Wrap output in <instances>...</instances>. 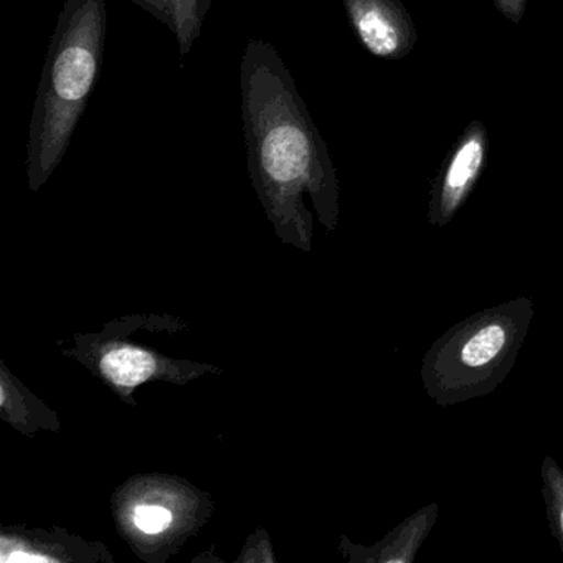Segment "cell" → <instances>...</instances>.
<instances>
[{
  "instance_id": "obj_1",
  "label": "cell",
  "mask_w": 563,
  "mask_h": 563,
  "mask_svg": "<svg viewBox=\"0 0 563 563\" xmlns=\"http://www.w3.org/2000/svg\"><path fill=\"white\" fill-rule=\"evenodd\" d=\"M242 114L250 170L275 197L311 190L334 212V167L295 81L268 42L250 41L242 60Z\"/></svg>"
},
{
  "instance_id": "obj_2",
  "label": "cell",
  "mask_w": 563,
  "mask_h": 563,
  "mask_svg": "<svg viewBox=\"0 0 563 563\" xmlns=\"http://www.w3.org/2000/svg\"><path fill=\"white\" fill-rule=\"evenodd\" d=\"M104 37V0L65 2L42 71L29 136V173L37 183H44L67 154L97 84Z\"/></svg>"
},
{
  "instance_id": "obj_3",
  "label": "cell",
  "mask_w": 563,
  "mask_h": 563,
  "mask_svg": "<svg viewBox=\"0 0 563 563\" xmlns=\"http://www.w3.org/2000/svg\"><path fill=\"white\" fill-rule=\"evenodd\" d=\"M533 318L532 299L516 298L448 329L421 361L428 397L450 408L493 394L512 372Z\"/></svg>"
},
{
  "instance_id": "obj_4",
  "label": "cell",
  "mask_w": 563,
  "mask_h": 563,
  "mask_svg": "<svg viewBox=\"0 0 563 563\" xmlns=\"http://www.w3.org/2000/svg\"><path fill=\"white\" fill-rule=\"evenodd\" d=\"M489 154V134L483 121H471L443 161L431 186L428 223L446 227L460 212L483 177Z\"/></svg>"
},
{
  "instance_id": "obj_5",
  "label": "cell",
  "mask_w": 563,
  "mask_h": 563,
  "mask_svg": "<svg viewBox=\"0 0 563 563\" xmlns=\"http://www.w3.org/2000/svg\"><path fill=\"white\" fill-rule=\"evenodd\" d=\"M349 21L374 57L401 60L418 41L417 27L400 0H344Z\"/></svg>"
},
{
  "instance_id": "obj_6",
  "label": "cell",
  "mask_w": 563,
  "mask_h": 563,
  "mask_svg": "<svg viewBox=\"0 0 563 563\" xmlns=\"http://www.w3.org/2000/svg\"><path fill=\"white\" fill-rule=\"evenodd\" d=\"M438 514L440 506L437 503L415 510L400 526L395 527L394 532L388 533L384 542L375 547L372 560L382 563H413L437 523Z\"/></svg>"
},
{
  "instance_id": "obj_7",
  "label": "cell",
  "mask_w": 563,
  "mask_h": 563,
  "mask_svg": "<svg viewBox=\"0 0 563 563\" xmlns=\"http://www.w3.org/2000/svg\"><path fill=\"white\" fill-rule=\"evenodd\" d=\"M141 4L147 5L157 18L163 19L180 44V52L187 54L190 45L196 41L202 24L206 0H140Z\"/></svg>"
},
{
  "instance_id": "obj_8",
  "label": "cell",
  "mask_w": 563,
  "mask_h": 563,
  "mask_svg": "<svg viewBox=\"0 0 563 563\" xmlns=\"http://www.w3.org/2000/svg\"><path fill=\"white\" fill-rule=\"evenodd\" d=\"M154 367V358L147 352L134 347L114 349L101 361L103 374L121 387H136L151 377Z\"/></svg>"
},
{
  "instance_id": "obj_9",
  "label": "cell",
  "mask_w": 563,
  "mask_h": 563,
  "mask_svg": "<svg viewBox=\"0 0 563 563\" xmlns=\"http://www.w3.org/2000/svg\"><path fill=\"white\" fill-rule=\"evenodd\" d=\"M542 496L549 527L563 553V470L555 457L547 454L540 467Z\"/></svg>"
},
{
  "instance_id": "obj_10",
  "label": "cell",
  "mask_w": 563,
  "mask_h": 563,
  "mask_svg": "<svg viewBox=\"0 0 563 563\" xmlns=\"http://www.w3.org/2000/svg\"><path fill=\"white\" fill-rule=\"evenodd\" d=\"M173 522V514L159 506H140L134 512V523L146 533H159Z\"/></svg>"
},
{
  "instance_id": "obj_11",
  "label": "cell",
  "mask_w": 563,
  "mask_h": 563,
  "mask_svg": "<svg viewBox=\"0 0 563 563\" xmlns=\"http://www.w3.org/2000/svg\"><path fill=\"white\" fill-rule=\"evenodd\" d=\"M497 11L514 24H520L527 11V0H493Z\"/></svg>"
}]
</instances>
